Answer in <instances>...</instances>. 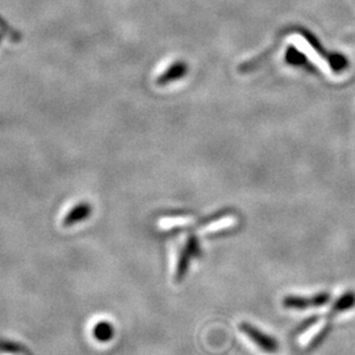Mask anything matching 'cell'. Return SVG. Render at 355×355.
<instances>
[{
  "instance_id": "1",
  "label": "cell",
  "mask_w": 355,
  "mask_h": 355,
  "mask_svg": "<svg viewBox=\"0 0 355 355\" xmlns=\"http://www.w3.org/2000/svg\"><path fill=\"white\" fill-rule=\"evenodd\" d=\"M240 330L242 333H245L259 349H262V352L268 353V354H274L278 352V349H279L278 341L275 338L267 336L263 331H261L253 325H250L248 322H241Z\"/></svg>"
},
{
  "instance_id": "2",
  "label": "cell",
  "mask_w": 355,
  "mask_h": 355,
  "mask_svg": "<svg viewBox=\"0 0 355 355\" xmlns=\"http://www.w3.org/2000/svg\"><path fill=\"white\" fill-rule=\"evenodd\" d=\"M330 300L328 293H318L311 297H302V296H288L283 300V305L288 309H308L312 306H322Z\"/></svg>"
},
{
  "instance_id": "3",
  "label": "cell",
  "mask_w": 355,
  "mask_h": 355,
  "mask_svg": "<svg viewBox=\"0 0 355 355\" xmlns=\"http://www.w3.org/2000/svg\"><path fill=\"white\" fill-rule=\"evenodd\" d=\"M355 305V293L354 292H347L345 293L343 297H340L334 305L330 309L329 318H333L334 315H340L343 312H346L349 309H352Z\"/></svg>"
}]
</instances>
